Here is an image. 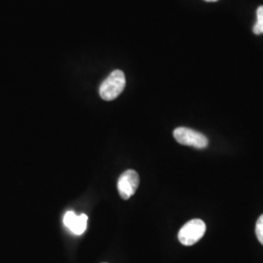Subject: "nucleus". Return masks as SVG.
I'll return each mask as SVG.
<instances>
[{"instance_id": "nucleus-1", "label": "nucleus", "mask_w": 263, "mask_h": 263, "mask_svg": "<svg viewBox=\"0 0 263 263\" xmlns=\"http://www.w3.org/2000/svg\"><path fill=\"white\" fill-rule=\"evenodd\" d=\"M126 85L125 74L121 70H114L100 87V95L104 101H113L121 94Z\"/></svg>"}, {"instance_id": "nucleus-2", "label": "nucleus", "mask_w": 263, "mask_h": 263, "mask_svg": "<svg viewBox=\"0 0 263 263\" xmlns=\"http://www.w3.org/2000/svg\"><path fill=\"white\" fill-rule=\"evenodd\" d=\"M206 232V224L201 219H191L181 227L179 232V242L184 246L196 244Z\"/></svg>"}, {"instance_id": "nucleus-3", "label": "nucleus", "mask_w": 263, "mask_h": 263, "mask_svg": "<svg viewBox=\"0 0 263 263\" xmlns=\"http://www.w3.org/2000/svg\"><path fill=\"white\" fill-rule=\"evenodd\" d=\"M174 137L176 141L180 144L193 146L195 148H206L209 145V141L207 137L202 133L185 128V127H179L174 131Z\"/></svg>"}, {"instance_id": "nucleus-4", "label": "nucleus", "mask_w": 263, "mask_h": 263, "mask_svg": "<svg viewBox=\"0 0 263 263\" xmlns=\"http://www.w3.org/2000/svg\"><path fill=\"white\" fill-rule=\"evenodd\" d=\"M140 184V177L134 170L124 172L118 179L117 188L120 196L124 200H128L136 193Z\"/></svg>"}, {"instance_id": "nucleus-5", "label": "nucleus", "mask_w": 263, "mask_h": 263, "mask_svg": "<svg viewBox=\"0 0 263 263\" xmlns=\"http://www.w3.org/2000/svg\"><path fill=\"white\" fill-rule=\"evenodd\" d=\"M87 221L88 216L86 215L76 216L72 211L67 212L64 217L65 226L76 235H81L84 233L87 227Z\"/></svg>"}, {"instance_id": "nucleus-6", "label": "nucleus", "mask_w": 263, "mask_h": 263, "mask_svg": "<svg viewBox=\"0 0 263 263\" xmlns=\"http://www.w3.org/2000/svg\"><path fill=\"white\" fill-rule=\"evenodd\" d=\"M253 30L256 35L263 34V6H259L256 10V23L254 24Z\"/></svg>"}, {"instance_id": "nucleus-7", "label": "nucleus", "mask_w": 263, "mask_h": 263, "mask_svg": "<svg viewBox=\"0 0 263 263\" xmlns=\"http://www.w3.org/2000/svg\"><path fill=\"white\" fill-rule=\"evenodd\" d=\"M255 234L260 244L263 245V215L257 219L255 226Z\"/></svg>"}, {"instance_id": "nucleus-8", "label": "nucleus", "mask_w": 263, "mask_h": 263, "mask_svg": "<svg viewBox=\"0 0 263 263\" xmlns=\"http://www.w3.org/2000/svg\"><path fill=\"white\" fill-rule=\"evenodd\" d=\"M205 1H208V2H216L218 0H205Z\"/></svg>"}]
</instances>
